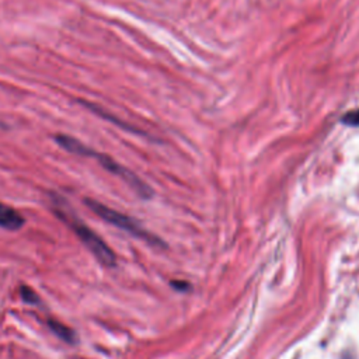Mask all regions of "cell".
I'll return each mask as SVG.
<instances>
[{
  "label": "cell",
  "mask_w": 359,
  "mask_h": 359,
  "mask_svg": "<svg viewBox=\"0 0 359 359\" xmlns=\"http://www.w3.org/2000/svg\"><path fill=\"white\" fill-rule=\"evenodd\" d=\"M86 205L97 215L100 216L102 220L111 223L112 226L135 236V237H139V238H143L146 240L147 243H151V244H158V240L153 236V234H149L136 220H133L132 217L95 201V199H86L84 201Z\"/></svg>",
  "instance_id": "obj_2"
},
{
  "label": "cell",
  "mask_w": 359,
  "mask_h": 359,
  "mask_svg": "<svg viewBox=\"0 0 359 359\" xmlns=\"http://www.w3.org/2000/svg\"><path fill=\"white\" fill-rule=\"evenodd\" d=\"M24 224V217L13 208L0 202V227L6 230H18Z\"/></svg>",
  "instance_id": "obj_4"
},
{
  "label": "cell",
  "mask_w": 359,
  "mask_h": 359,
  "mask_svg": "<svg viewBox=\"0 0 359 359\" xmlns=\"http://www.w3.org/2000/svg\"><path fill=\"white\" fill-rule=\"evenodd\" d=\"M53 139L62 149H65L69 153H73L77 156H84V157H88V154H90L91 149L88 146H86L84 143H81L80 140H77L69 135H56Z\"/></svg>",
  "instance_id": "obj_5"
},
{
  "label": "cell",
  "mask_w": 359,
  "mask_h": 359,
  "mask_svg": "<svg viewBox=\"0 0 359 359\" xmlns=\"http://www.w3.org/2000/svg\"><path fill=\"white\" fill-rule=\"evenodd\" d=\"M52 206L55 213L63 220L73 233L81 240V243L88 248V251L94 255V258L102 264L104 266H115L116 257L114 251L108 247V244L87 224H84L66 205L65 201L60 199V195H52Z\"/></svg>",
  "instance_id": "obj_1"
},
{
  "label": "cell",
  "mask_w": 359,
  "mask_h": 359,
  "mask_svg": "<svg viewBox=\"0 0 359 359\" xmlns=\"http://www.w3.org/2000/svg\"><path fill=\"white\" fill-rule=\"evenodd\" d=\"M48 327L50 328V331L62 341L67 342V344H74L77 341V335L76 332L69 328L67 325H65L63 323L57 321V320H48Z\"/></svg>",
  "instance_id": "obj_6"
},
{
  "label": "cell",
  "mask_w": 359,
  "mask_h": 359,
  "mask_svg": "<svg viewBox=\"0 0 359 359\" xmlns=\"http://www.w3.org/2000/svg\"><path fill=\"white\" fill-rule=\"evenodd\" d=\"M21 299L24 302H28V303H38L39 299H38V294L28 286H21Z\"/></svg>",
  "instance_id": "obj_8"
},
{
  "label": "cell",
  "mask_w": 359,
  "mask_h": 359,
  "mask_svg": "<svg viewBox=\"0 0 359 359\" xmlns=\"http://www.w3.org/2000/svg\"><path fill=\"white\" fill-rule=\"evenodd\" d=\"M88 157H94L98 160V163L109 172H112L114 175H118L122 181H125L139 196L142 198H149L151 195V189L139 178L136 177L130 170H128L126 167L121 165L118 161H115L112 157L104 154V153H98L95 150H90Z\"/></svg>",
  "instance_id": "obj_3"
},
{
  "label": "cell",
  "mask_w": 359,
  "mask_h": 359,
  "mask_svg": "<svg viewBox=\"0 0 359 359\" xmlns=\"http://www.w3.org/2000/svg\"><path fill=\"white\" fill-rule=\"evenodd\" d=\"M341 122L346 126H353V128H359V108L356 109H351L346 114L342 115Z\"/></svg>",
  "instance_id": "obj_7"
}]
</instances>
